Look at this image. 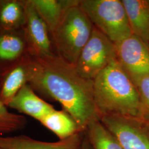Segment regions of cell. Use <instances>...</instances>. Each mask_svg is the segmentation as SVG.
<instances>
[{
	"mask_svg": "<svg viewBox=\"0 0 149 149\" xmlns=\"http://www.w3.org/2000/svg\"><path fill=\"white\" fill-rule=\"evenodd\" d=\"M30 55L31 74L28 84L36 92L58 101L85 132L99 118L93 97V81L81 76L74 66L57 55Z\"/></svg>",
	"mask_w": 149,
	"mask_h": 149,
	"instance_id": "6da1fadb",
	"label": "cell"
},
{
	"mask_svg": "<svg viewBox=\"0 0 149 149\" xmlns=\"http://www.w3.org/2000/svg\"><path fill=\"white\" fill-rule=\"evenodd\" d=\"M93 97L99 116L117 114L149 120L138 91L117 59L93 80Z\"/></svg>",
	"mask_w": 149,
	"mask_h": 149,
	"instance_id": "7a4b0ae2",
	"label": "cell"
},
{
	"mask_svg": "<svg viewBox=\"0 0 149 149\" xmlns=\"http://www.w3.org/2000/svg\"><path fill=\"white\" fill-rule=\"evenodd\" d=\"M93 29V24L79 5L70 8L52 35L56 55L74 66Z\"/></svg>",
	"mask_w": 149,
	"mask_h": 149,
	"instance_id": "3957f363",
	"label": "cell"
},
{
	"mask_svg": "<svg viewBox=\"0 0 149 149\" xmlns=\"http://www.w3.org/2000/svg\"><path fill=\"white\" fill-rule=\"evenodd\" d=\"M79 6L93 27L114 44L133 34L122 0H81Z\"/></svg>",
	"mask_w": 149,
	"mask_h": 149,
	"instance_id": "277c9868",
	"label": "cell"
},
{
	"mask_svg": "<svg viewBox=\"0 0 149 149\" xmlns=\"http://www.w3.org/2000/svg\"><path fill=\"white\" fill-rule=\"evenodd\" d=\"M117 59L116 44L95 27L82 50L74 68L81 76L92 80Z\"/></svg>",
	"mask_w": 149,
	"mask_h": 149,
	"instance_id": "5b68a950",
	"label": "cell"
},
{
	"mask_svg": "<svg viewBox=\"0 0 149 149\" xmlns=\"http://www.w3.org/2000/svg\"><path fill=\"white\" fill-rule=\"evenodd\" d=\"M99 118L123 149H149V120L128 116L108 114Z\"/></svg>",
	"mask_w": 149,
	"mask_h": 149,
	"instance_id": "8992f818",
	"label": "cell"
},
{
	"mask_svg": "<svg viewBox=\"0 0 149 149\" xmlns=\"http://www.w3.org/2000/svg\"><path fill=\"white\" fill-rule=\"evenodd\" d=\"M117 60L132 80L149 74V47L136 36L116 44Z\"/></svg>",
	"mask_w": 149,
	"mask_h": 149,
	"instance_id": "52a82bcc",
	"label": "cell"
},
{
	"mask_svg": "<svg viewBox=\"0 0 149 149\" xmlns=\"http://www.w3.org/2000/svg\"><path fill=\"white\" fill-rule=\"evenodd\" d=\"M26 20L22 28L27 40L29 53L35 56H53V40L48 27L39 15L31 0H24Z\"/></svg>",
	"mask_w": 149,
	"mask_h": 149,
	"instance_id": "ba28073f",
	"label": "cell"
},
{
	"mask_svg": "<svg viewBox=\"0 0 149 149\" xmlns=\"http://www.w3.org/2000/svg\"><path fill=\"white\" fill-rule=\"evenodd\" d=\"M29 54L28 45L22 29L0 31V76Z\"/></svg>",
	"mask_w": 149,
	"mask_h": 149,
	"instance_id": "9c48e42d",
	"label": "cell"
},
{
	"mask_svg": "<svg viewBox=\"0 0 149 149\" xmlns=\"http://www.w3.org/2000/svg\"><path fill=\"white\" fill-rule=\"evenodd\" d=\"M29 54L0 76V100L7 107L22 88L28 84L31 74Z\"/></svg>",
	"mask_w": 149,
	"mask_h": 149,
	"instance_id": "30bf717a",
	"label": "cell"
},
{
	"mask_svg": "<svg viewBox=\"0 0 149 149\" xmlns=\"http://www.w3.org/2000/svg\"><path fill=\"white\" fill-rule=\"evenodd\" d=\"M85 132H79L72 136L56 142L38 141L27 136H1L0 148L3 149H80Z\"/></svg>",
	"mask_w": 149,
	"mask_h": 149,
	"instance_id": "8fae6325",
	"label": "cell"
},
{
	"mask_svg": "<svg viewBox=\"0 0 149 149\" xmlns=\"http://www.w3.org/2000/svg\"><path fill=\"white\" fill-rule=\"evenodd\" d=\"M7 107L28 115L39 122L54 109L53 106L37 96L28 84L18 91L10 102Z\"/></svg>",
	"mask_w": 149,
	"mask_h": 149,
	"instance_id": "7c38bea8",
	"label": "cell"
},
{
	"mask_svg": "<svg viewBox=\"0 0 149 149\" xmlns=\"http://www.w3.org/2000/svg\"><path fill=\"white\" fill-rule=\"evenodd\" d=\"M36 11L45 23L51 36L71 7L81 0H31Z\"/></svg>",
	"mask_w": 149,
	"mask_h": 149,
	"instance_id": "4fadbf2b",
	"label": "cell"
},
{
	"mask_svg": "<svg viewBox=\"0 0 149 149\" xmlns=\"http://www.w3.org/2000/svg\"><path fill=\"white\" fill-rule=\"evenodd\" d=\"M132 33L149 47V1L122 0Z\"/></svg>",
	"mask_w": 149,
	"mask_h": 149,
	"instance_id": "5bb4252c",
	"label": "cell"
},
{
	"mask_svg": "<svg viewBox=\"0 0 149 149\" xmlns=\"http://www.w3.org/2000/svg\"><path fill=\"white\" fill-rule=\"evenodd\" d=\"M25 20L24 0H0V31L22 29Z\"/></svg>",
	"mask_w": 149,
	"mask_h": 149,
	"instance_id": "9a60e30c",
	"label": "cell"
},
{
	"mask_svg": "<svg viewBox=\"0 0 149 149\" xmlns=\"http://www.w3.org/2000/svg\"><path fill=\"white\" fill-rule=\"evenodd\" d=\"M45 127L53 132L60 140L72 136L81 131L74 119L64 110L55 109L39 120Z\"/></svg>",
	"mask_w": 149,
	"mask_h": 149,
	"instance_id": "2e32d148",
	"label": "cell"
},
{
	"mask_svg": "<svg viewBox=\"0 0 149 149\" xmlns=\"http://www.w3.org/2000/svg\"><path fill=\"white\" fill-rule=\"evenodd\" d=\"M85 133L93 149H123L117 139L102 124L100 118L88 124Z\"/></svg>",
	"mask_w": 149,
	"mask_h": 149,
	"instance_id": "e0dca14e",
	"label": "cell"
},
{
	"mask_svg": "<svg viewBox=\"0 0 149 149\" xmlns=\"http://www.w3.org/2000/svg\"><path fill=\"white\" fill-rule=\"evenodd\" d=\"M27 120L23 116L10 112L0 100V134L11 133L26 126Z\"/></svg>",
	"mask_w": 149,
	"mask_h": 149,
	"instance_id": "ac0fdd59",
	"label": "cell"
},
{
	"mask_svg": "<svg viewBox=\"0 0 149 149\" xmlns=\"http://www.w3.org/2000/svg\"><path fill=\"white\" fill-rule=\"evenodd\" d=\"M141 100L149 114V74L133 80Z\"/></svg>",
	"mask_w": 149,
	"mask_h": 149,
	"instance_id": "d6986e66",
	"label": "cell"
},
{
	"mask_svg": "<svg viewBox=\"0 0 149 149\" xmlns=\"http://www.w3.org/2000/svg\"><path fill=\"white\" fill-rule=\"evenodd\" d=\"M80 149H93V148L85 133V136L83 139L82 145Z\"/></svg>",
	"mask_w": 149,
	"mask_h": 149,
	"instance_id": "ffe728a7",
	"label": "cell"
},
{
	"mask_svg": "<svg viewBox=\"0 0 149 149\" xmlns=\"http://www.w3.org/2000/svg\"><path fill=\"white\" fill-rule=\"evenodd\" d=\"M0 149H2V148H0Z\"/></svg>",
	"mask_w": 149,
	"mask_h": 149,
	"instance_id": "44dd1931",
	"label": "cell"
}]
</instances>
